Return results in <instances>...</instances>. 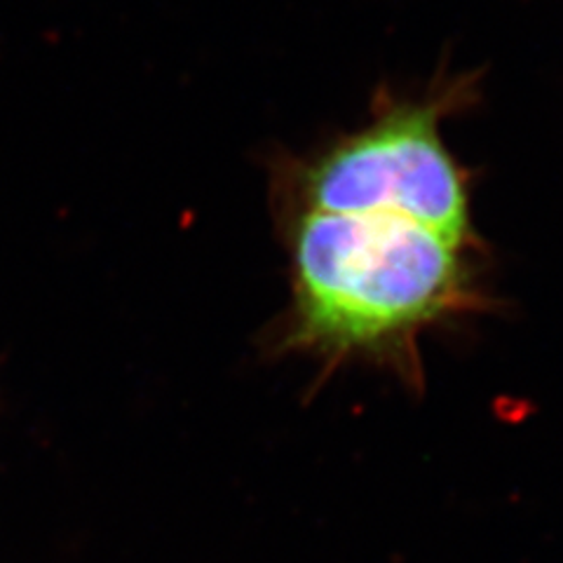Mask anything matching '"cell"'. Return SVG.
<instances>
[{
    "mask_svg": "<svg viewBox=\"0 0 563 563\" xmlns=\"http://www.w3.org/2000/svg\"><path fill=\"white\" fill-rule=\"evenodd\" d=\"M467 244L397 214L308 209L294 228L291 339L411 362L418 333L472 303Z\"/></svg>",
    "mask_w": 563,
    "mask_h": 563,
    "instance_id": "cell-1",
    "label": "cell"
},
{
    "mask_svg": "<svg viewBox=\"0 0 563 563\" xmlns=\"http://www.w3.org/2000/svg\"><path fill=\"white\" fill-rule=\"evenodd\" d=\"M303 198L331 214H397L472 242L463 174L439 134L434 106H407L347 136L301 176Z\"/></svg>",
    "mask_w": 563,
    "mask_h": 563,
    "instance_id": "cell-2",
    "label": "cell"
}]
</instances>
